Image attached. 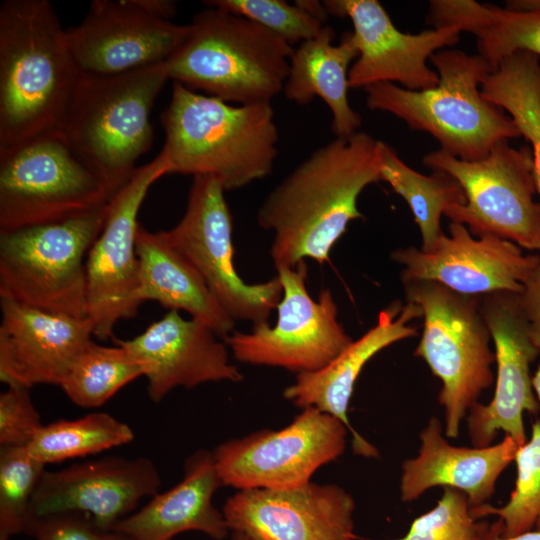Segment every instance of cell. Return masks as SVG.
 Here are the masks:
<instances>
[{
  "label": "cell",
  "mask_w": 540,
  "mask_h": 540,
  "mask_svg": "<svg viewBox=\"0 0 540 540\" xmlns=\"http://www.w3.org/2000/svg\"><path fill=\"white\" fill-rule=\"evenodd\" d=\"M379 140L363 131L314 150L264 199L257 224L273 232L276 267H295L305 258L322 264L348 224L363 218L361 192L380 181Z\"/></svg>",
  "instance_id": "obj_1"
},
{
  "label": "cell",
  "mask_w": 540,
  "mask_h": 540,
  "mask_svg": "<svg viewBox=\"0 0 540 540\" xmlns=\"http://www.w3.org/2000/svg\"><path fill=\"white\" fill-rule=\"evenodd\" d=\"M48 0L0 6V155L58 129L81 76Z\"/></svg>",
  "instance_id": "obj_2"
},
{
  "label": "cell",
  "mask_w": 540,
  "mask_h": 540,
  "mask_svg": "<svg viewBox=\"0 0 540 540\" xmlns=\"http://www.w3.org/2000/svg\"><path fill=\"white\" fill-rule=\"evenodd\" d=\"M161 125L169 174L211 175L225 191L270 175L278 155L271 103L231 104L173 82Z\"/></svg>",
  "instance_id": "obj_3"
},
{
  "label": "cell",
  "mask_w": 540,
  "mask_h": 540,
  "mask_svg": "<svg viewBox=\"0 0 540 540\" xmlns=\"http://www.w3.org/2000/svg\"><path fill=\"white\" fill-rule=\"evenodd\" d=\"M168 80L164 63L79 78L57 130L110 199L152 146L151 111Z\"/></svg>",
  "instance_id": "obj_4"
},
{
  "label": "cell",
  "mask_w": 540,
  "mask_h": 540,
  "mask_svg": "<svg viewBox=\"0 0 540 540\" xmlns=\"http://www.w3.org/2000/svg\"><path fill=\"white\" fill-rule=\"evenodd\" d=\"M294 49L245 17L208 7L164 66L173 82L225 102L271 103L283 92Z\"/></svg>",
  "instance_id": "obj_5"
},
{
  "label": "cell",
  "mask_w": 540,
  "mask_h": 540,
  "mask_svg": "<svg viewBox=\"0 0 540 540\" xmlns=\"http://www.w3.org/2000/svg\"><path fill=\"white\" fill-rule=\"evenodd\" d=\"M429 59L439 76L435 87L412 91L375 83L364 88L368 108L431 134L441 150L465 161L484 159L499 141L521 136L513 119L482 96L479 86L492 70L480 55L441 49Z\"/></svg>",
  "instance_id": "obj_6"
},
{
  "label": "cell",
  "mask_w": 540,
  "mask_h": 540,
  "mask_svg": "<svg viewBox=\"0 0 540 540\" xmlns=\"http://www.w3.org/2000/svg\"><path fill=\"white\" fill-rule=\"evenodd\" d=\"M407 302L420 306L423 331L414 355L442 383L445 435L457 438L462 421L494 380L495 352L480 310V296L465 295L431 280H401Z\"/></svg>",
  "instance_id": "obj_7"
},
{
  "label": "cell",
  "mask_w": 540,
  "mask_h": 540,
  "mask_svg": "<svg viewBox=\"0 0 540 540\" xmlns=\"http://www.w3.org/2000/svg\"><path fill=\"white\" fill-rule=\"evenodd\" d=\"M108 203L64 221L0 231V298L87 318L86 260Z\"/></svg>",
  "instance_id": "obj_8"
},
{
  "label": "cell",
  "mask_w": 540,
  "mask_h": 540,
  "mask_svg": "<svg viewBox=\"0 0 540 540\" xmlns=\"http://www.w3.org/2000/svg\"><path fill=\"white\" fill-rule=\"evenodd\" d=\"M424 166L443 171L462 186L466 203L449 209L451 222L465 225L477 238L491 235L540 251V204L532 149L496 143L487 157L465 161L439 149L425 155Z\"/></svg>",
  "instance_id": "obj_9"
},
{
  "label": "cell",
  "mask_w": 540,
  "mask_h": 540,
  "mask_svg": "<svg viewBox=\"0 0 540 540\" xmlns=\"http://www.w3.org/2000/svg\"><path fill=\"white\" fill-rule=\"evenodd\" d=\"M109 200L58 130L0 155V231L64 221Z\"/></svg>",
  "instance_id": "obj_10"
},
{
  "label": "cell",
  "mask_w": 540,
  "mask_h": 540,
  "mask_svg": "<svg viewBox=\"0 0 540 540\" xmlns=\"http://www.w3.org/2000/svg\"><path fill=\"white\" fill-rule=\"evenodd\" d=\"M225 192L216 177L194 176L183 217L164 234L234 321L268 322L281 300L282 284L278 275L257 284H248L238 275L233 264L232 215Z\"/></svg>",
  "instance_id": "obj_11"
},
{
  "label": "cell",
  "mask_w": 540,
  "mask_h": 540,
  "mask_svg": "<svg viewBox=\"0 0 540 540\" xmlns=\"http://www.w3.org/2000/svg\"><path fill=\"white\" fill-rule=\"evenodd\" d=\"M276 270L282 297L275 325L253 324L249 332H232L224 341L241 363L279 367L296 374L318 371L353 340L337 319L332 292L321 290L318 300L308 293L305 261Z\"/></svg>",
  "instance_id": "obj_12"
},
{
  "label": "cell",
  "mask_w": 540,
  "mask_h": 540,
  "mask_svg": "<svg viewBox=\"0 0 540 540\" xmlns=\"http://www.w3.org/2000/svg\"><path fill=\"white\" fill-rule=\"evenodd\" d=\"M348 433L340 420L309 407L284 428L227 440L212 454L223 486L294 488L311 482L319 468L342 456Z\"/></svg>",
  "instance_id": "obj_13"
},
{
  "label": "cell",
  "mask_w": 540,
  "mask_h": 540,
  "mask_svg": "<svg viewBox=\"0 0 540 540\" xmlns=\"http://www.w3.org/2000/svg\"><path fill=\"white\" fill-rule=\"evenodd\" d=\"M169 174L165 155L138 167L130 180L108 202L103 228L86 258L87 318L93 336H113L115 325L135 317L139 305V261L136 252L138 214L150 187Z\"/></svg>",
  "instance_id": "obj_14"
},
{
  "label": "cell",
  "mask_w": 540,
  "mask_h": 540,
  "mask_svg": "<svg viewBox=\"0 0 540 540\" xmlns=\"http://www.w3.org/2000/svg\"><path fill=\"white\" fill-rule=\"evenodd\" d=\"M480 310L494 342L497 377L492 400L477 402L467 414L470 441L475 447L490 446L503 431L520 447L527 441L524 412L537 414L540 410L530 376V364L540 350L531 338L518 293L482 295Z\"/></svg>",
  "instance_id": "obj_15"
},
{
  "label": "cell",
  "mask_w": 540,
  "mask_h": 540,
  "mask_svg": "<svg viewBox=\"0 0 540 540\" xmlns=\"http://www.w3.org/2000/svg\"><path fill=\"white\" fill-rule=\"evenodd\" d=\"M323 4L329 15L349 18L353 24L350 37L358 57L349 70L350 88L394 82L412 91L435 87L439 76L427 66V59L459 41L461 31L456 25L403 33L377 0H326Z\"/></svg>",
  "instance_id": "obj_16"
},
{
  "label": "cell",
  "mask_w": 540,
  "mask_h": 540,
  "mask_svg": "<svg viewBox=\"0 0 540 540\" xmlns=\"http://www.w3.org/2000/svg\"><path fill=\"white\" fill-rule=\"evenodd\" d=\"M355 501L336 484L244 489L223 508L231 532L254 540H353Z\"/></svg>",
  "instance_id": "obj_17"
},
{
  "label": "cell",
  "mask_w": 540,
  "mask_h": 540,
  "mask_svg": "<svg viewBox=\"0 0 540 540\" xmlns=\"http://www.w3.org/2000/svg\"><path fill=\"white\" fill-rule=\"evenodd\" d=\"M160 475L146 457H105L45 471L31 502V518L78 513L104 530L158 493Z\"/></svg>",
  "instance_id": "obj_18"
},
{
  "label": "cell",
  "mask_w": 540,
  "mask_h": 540,
  "mask_svg": "<svg viewBox=\"0 0 540 540\" xmlns=\"http://www.w3.org/2000/svg\"><path fill=\"white\" fill-rule=\"evenodd\" d=\"M187 32L188 25L154 17L136 0H94L66 40L81 73L115 75L164 63Z\"/></svg>",
  "instance_id": "obj_19"
},
{
  "label": "cell",
  "mask_w": 540,
  "mask_h": 540,
  "mask_svg": "<svg viewBox=\"0 0 540 540\" xmlns=\"http://www.w3.org/2000/svg\"><path fill=\"white\" fill-rule=\"evenodd\" d=\"M449 233L429 252L413 246L393 251L392 260L403 266L401 280L436 281L471 296L520 294L540 264L539 254H523L517 244L491 235L474 238L461 223L451 222Z\"/></svg>",
  "instance_id": "obj_20"
},
{
  "label": "cell",
  "mask_w": 540,
  "mask_h": 540,
  "mask_svg": "<svg viewBox=\"0 0 540 540\" xmlns=\"http://www.w3.org/2000/svg\"><path fill=\"white\" fill-rule=\"evenodd\" d=\"M201 321L169 310L130 340H116L143 366L150 399L161 401L176 387L209 382H240L243 375L229 360L227 345Z\"/></svg>",
  "instance_id": "obj_21"
},
{
  "label": "cell",
  "mask_w": 540,
  "mask_h": 540,
  "mask_svg": "<svg viewBox=\"0 0 540 540\" xmlns=\"http://www.w3.org/2000/svg\"><path fill=\"white\" fill-rule=\"evenodd\" d=\"M0 380L7 387L60 386L93 341L88 318L45 312L1 299Z\"/></svg>",
  "instance_id": "obj_22"
},
{
  "label": "cell",
  "mask_w": 540,
  "mask_h": 540,
  "mask_svg": "<svg viewBox=\"0 0 540 540\" xmlns=\"http://www.w3.org/2000/svg\"><path fill=\"white\" fill-rule=\"evenodd\" d=\"M422 317L419 305L395 301L380 311L375 326L342 351L324 368L297 374L295 381L283 391V397L295 406L315 408L346 425L351 433L355 455L374 458L379 455L374 445L350 424L348 408L355 383L366 363L389 345L416 336L418 328L409 323Z\"/></svg>",
  "instance_id": "obj_23"
},
{
  "label": "cell",
  "mask_w": 540,
  "mask_h": 540,
  "mask_svg": "<svg viewBox=\"0 0 540 540\" xmlns=\"http://www.w3.org/2000/svg\"><path fill=\"white\" fill-rule=\"evenodd\" d=\"M419 438L418 455L402 463L399 489L403 502L414 501L429 489L447 487L463 492L471 508L486 504L519 448L508 435L486 447L452 445L436 417L429 419Z\"/></svg>",
  "instance_id": "obj_24"
},
{
  "label": "cell",
  "mask_w": 540,
  "mask_h": 540,
  "mask_svg": "<svg viewBox=\"0 0 540 540\" xmlns=\"http://www.w3.org/2000/svg\"><path fill=\"white\" fill-rule=\"evenodd\" d=\"M221 486L212 452L198 450L187 458L183 479L178 484L152 496L114 530L133 540H172L187 531L223 540L230 530L222 511L213 504L214 494Z\"/></svg>",
  "instance_id": "obj_25"
},
{
  "label": "cell",
  "mask_w": 540,
  "mask_h": 540,
  "mask_svg": "<svg viewBox=\"0 0 540 540\" xmlns=\"http://www.w3.org/2000/svg\"><path fill=\"white\" fill-rule=\"evenodd\" d=\"M139 261L140 306L156 301L169 310L185 311L225 339L235 321L225 312L195 268L168 242L164 231L151 232L139 225L136 234Z\"/></svg>",
  "instance_id": "obj_26"
},
{
  "label": "cell",
  "mask_w": 540,
  "mask_h": 540,
  "mask_svg": "<svg viewBox=\"0 0 540 540\" xmlns=\"http://www.w3.org/2000/svg\"><path fill=\"white\" fill-rule=\"evenodd\" d=\"M335 32L325 26L314 38L299 44L290 60L283 95L298 105L319 97L328 106L335 137H348L358 131L362 120L348 101V75L351 62L358 57L350 32L333 44Z\"/></svg>",
  "instance_id": "obj_27"
},
{
  "label": "cell",
  "mask_w": 540,
  "mask_h": 540,
  "mask_svg": "<svg viewBox=\"0 0 540 540\" xmlns=\"http://www.w3.org/2000/svg\"><path fill=\"white\" fill-rule=\"evenodd\" d=\"M427 22L434 27L456 25L475 35L478 55L492 72L517 51L540 57V9L514 11L473 0H433Z\"/></svg>",
  "instance_id": "obj_28"
},
{
  "label": "cell",
  "mask_w": 540,
  "mask_h": 540,
  "mask_svg": "<svg viewBox=\"0 0 540 540\" xmlns=\"http://www.w3.org/2000/svg\"><path fill=\"white\" fill-rule=\"evenodd\" d=\"M378 150L380 180L387 182L407 202L420 229L421 250L431 251L445 235L441 216L449 209L466 203L462 186L443 171L424 175L413 170L383 141H379Z\"/></svg>",
  "instance_id": "obj_29"
},
{
  "label": "cell",
  "mask_w": 540,
  "mask_h": 540,
  "mask_svg": "<svg viewBox=\"0 0 540 540\" xmlns=\"http://www.w3.org/2000/svg\"><path fill=\"white\" fill-rule=\"evenodd\" d=\"M540 57L517 51L504 58L481 85L489 102L505 109L532 146L534 175L540 194Z\"/></svg>",
  "instance_id": "obj_30"
},
{
  "label": "cell",
  "mask_w": 540,
  "mask_h": 540,
  "mask_svg": "<svg viewBox=\"0 0 540 540\" xmlns=\"http://www.w3.org/2000/svg\"><path fill=\"white\" fill-rule=\"evenodd\" d=\"M133 439V430L127 424L97 412L43 425L26 447L35 459L47 465L100 453Z\"/></svg>",
  "instance_id": "obj_31"
},
{
  "label": "cell",
  "mask_w": 540,
  "mask_h": 540,
  "mask_svg": "<svg viewBox=\"0 0 540 540\" xmlns=\"http://www.w3.org/2000/svg\"><path fill=\"white\" fill-rule=\"evenodd\" d=\"M140 376H144L142 364L125 347L92 341L75 359L60 387L77 406L97 408Z\"/></svg>",
  "instance_id": "obj_32"
},
{
  "label": "cell",
  "mask_w": 540,
  "mask_h": 540,
  "mask_svg": "<svg viewBox=\"0 0 540 540\" xmlns=\"http://www.w3.org/2000/svg\"><path fill=\"white\" fill-rule=\"evenodd\" d=\"M515 487L502 507L489 503L471 508L474 519L496 516L501 522V536L540 529V420L531 426L530 438L516 452Z\"/></svg>",
  "instance_id": "obj_33"
},
{
  "label": "cell",
  "mask_w": 540,
  "mask_h": 540,
  "mask_svg": "<svg viewBox=\"0 0 540 540\" xmlns=\"http://www.w3.org/2000/svg\"><path fill=\"white\" fill-rule=\"evenodd\" d=\"M45 466L27 447L0 448V540L27 532L31 502Z\"/></svg>",
  "instance_id": "obj_34"
},
{
  "label": "cell",
  "mask_w": 540,
  "mask_h": 540,
  "mask_svg": "<svg viewBox=\"0 0 540 540\" xmlns=\"http://www.w3.org/2000/svg\"><path fill=\"white\" fill-rule=\"evenodd\" d=\"M215 7L245 17L276 34L294 47L316 37L326 26L299 2L283 0H207Z\"/></svg>",
  "instance_id": "obj_35"
},
{
  "label": "cell",
  "mask_w": 540,
  "mask_h": 540,
  "mask_svg": "<svg viewBox=\"0 0 540 540\" xmlns=\"http://www.w3.org/2000/svg\"><path fill=\"white\" fill-rule=\"evenodd\" d=\"M487 526L473 518L463 492L446 487L434 508L415 518L404 536L391 540H482Z\"/></svg>",
  "instance_id": "obj_36"
},
{
  "label": "cell",
  "mask_w": 540,
  "mask_h": 540,
  "mask_svg": "<svg viewBox=\"0 0 540 540\" xmlns=\"http://www.w3.org/2000/svg\"><path fill=\"white\" fill-rule=\"evenodd\" d=\"M30 388L7 387L0 394V446L26 447L42 428Z\"/></svg>",
  "instance_id": "obj_37"
},
{
  "label": "cell",
  "mask_w": 540,
  "mask_h": 540,
  "mask_svg": "<svg viewBox=\"0 0 540 540\" xmlns=\"http://www.w3.org/2000/svg\"><path fill=\"white\" fill-rule=\"evenodd\" d=\"M26 534L34 540H133L119 531L101 529L78 513L34 518Z\"/></svg>",
  "instance_id": "obj_38"
},
{
  "label": "cell",
  "mask_w": 540,
  "mask_h": 540,
  "mask_svg": "<svg viewBox=\"0 0 540 540\" xmlns=\"http://www.w3.org/2000/svg\"><path fill=\"white\" fill-rule=\"evenodd\" d=\"M519 300L531 329L540 334V264L524 283Z\"/></svg>",
  "instance_id": "obj_39"
},
{
  "label": "cell",
  "mask_w": 540,
  "mask_h": 540,
  "mask_svg": "<svg viewBox=\"0 0 540 540\" xmlns=\"http://www.w3.org/2000/svg\"><path fill=\"white\" fill-rule=\"evenodd\" d=\"M137 4L150 15L169 20L176 15L177 8L174 1L170 0H136Z\"/></svg>",
  "instance_id": "obj_40"
},
{
  "label": "cell",
  "mask_w": 540,
  "mask_h": 540,
  "mask_svg": "<svg viewBox=\"0 0 540 540\" xmlns=\"http://www.w3.org/2000/svg\"><path fill=\"white\" fill-rule=\"evenodd\" d=\"M482 540H540V529L531 530L513 537L501 536V522L497 519L494 523H488Z\"/></svg>",
  "instance_id": "obj_41"
},
{
  "label": "cell",
  "mask_w": 540,
  "mask_h": 540,
  "mask_svg": "<svg viewBox=\"0 0 540 540\" xmlns=\"http://www.w3.org/2000/svg\"><path fill=\"white\" fill-rule=\"evenodd\" d=\"M530 335L534 342V344L538 347L540 350V334L533 331L530 327ZM532 386L533 390L535 392V395L540 403V366L538 367L536 373L532 377Z\"/></svg>",
  "instance_id": "obj_42"
},
{
  "label": "cell",
  "mask_w": 540,
  "mask_h": 540,
  "mask_svg": "<svg viewBox=\"0 0 540 540\" xmlns=\"http://www.w3.org/2000/svg\"><path fill=\"white\" fill-rule=\"evenodd\" d=\"M231 540H254L245 534L239 532H232Z\"/></svg>",
  "instance_id": "obj_43"
}]
</instances>
